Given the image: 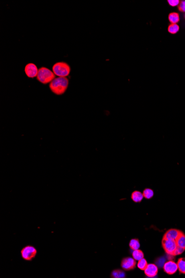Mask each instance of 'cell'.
Listing matches in <instances>:
<instances>
[{"instance_id": "cell-2", "label": "cell", "mask_w": 185, "mask_h": 278, "mask_svg": "<svg viewBox=\"0 0 185 278\" xmlns=\"http://www.w3.org/2000/svg\"><path fill=\"white\" fill-rule=\"evenodd\" d=\"M55 74L51 70L45 67H42L39 70L37 78L39 82L43 84L51 83L55 78Z\"/></svg>"}, {"instance_id": "cell-14", "label": "cell", "mask_w": 185, "mask_h": 278, "mask_svg": "<svg viewBox=\"0 0 185 278\" xmlns=\"http://www.w3.org/2000/svg\"><path fill=\"white\" fill-rule=\"evenodd\" d=\"M169 19L171 24H177L180 21L179 14L176 12H172L169 15Z\"/></svg>"}, {"instance_id": "cell-5", "label": "cell", "mask_w": 185, "mask_h": 278, "mask_svg": "<svg viewBox=\"0 0 185 278\" xmlns=\"http://www.w3.org/2000/svg\"><path fill=\"white\" fill-rule=\"evenodd\" d=\"M162 246L167 255L173 256V253L177 245L175 240L163 238Z\"/></svg>"}, {"instance_id": "cell-10", "label": "cell", "mask_w": 185, "mask_h": 278, "mask_svg": "<svg viewBox=\"0 0 185 278\" xmlns=\"http://www.w3.org/2000/svg\"><path fill=\"white\" fill-rule=\"evenodd\" d=\"M182 232L179 229H170L169 230H167L165 234L163 235V238L164 239H167L173 240H175L177 239L179 237L180 234H181Z\"/></svg>"}, {"instance_id": "cell-17", "label": "cell", "mask_w": 185, "mask_h": 278, "mask_svg": "<svg viewBox=\"0 0 185 278\" xmlns=\"http://www.w3.org/2000/svg\"><path fill=\"white\" fill-rule=\"evenodd\" d=\"M129 246L133 250L139 249L140 246L139 240L137 239H132L129 243Z\"/></svg>"}, {"instance_id": "cell-21", "label": "cell", "mask_w": 185, "mask_h": 278, "mask_svg": "<svg viewBox=\"0 0 185 278\" xmlns=\"http://www.w3.org/2000/svg\"><path fill=\"white\" fill-rule=\"evenodd\" d=\"M185 250V249L182 248L181 247H180V246H177V248H176V249L175 252L173 253V256L181 255V254H182L183 252H184Z\"/></svg>"}, {"instance_id": "cell-23", "label": "cell", "mask_w": 185, "mask_h": 278, "mask_svg": "<svg viewBox=\"0 0 185 278\" xmlns=\"http://www.w3.org/2000/svg\"><path fill=\"white\" fill-rule=\"evenodd\" d=\"M178 8L180 11L182 12H185V1H180Z\"/></svg>"}, {"instance_id": "cell-15", "label": "cell", "mask_w": 185, "mask_h": 278, "mask_svg": "<svg viewBox=\"0 0 185 278\" xmlns=\"http://www.w3.org/2000/svg\"><path fill=\"white\" fill-rule=\"evenodd\" d=\"M132 256L133 258L136 261L140 260V259L144 258V252H143L142 250L139 249L133 250L132 252Z\"/></svg>"}, {"instance_id": "cell-11", "label": "cell", "mask_w": 185, "mask_h": 278, "mask_svg": "<svg viewBox=\"0 0 185 278\" xmlns=\"http://www.w3.org/2000/svg\"><path fill=\"white\" fill-rule=\"evenodd\" d=\"M131 199L135 203H139L142 201L144 198V195L142 193L139 191H134L132 193L131 196Z\"/></svg>"}, {"instance_id": "cell-1", "label": "cell", "mask_w": 185, "mask_h": 278, "mask_svg": "<svg viewBox=\"0 0 185 278\" xmlns=\"http://www.w3.org/2000/svg\"><path fill=\"white\" fill-rule=\"evenodd\" d=\"M69 81L66 77H57L49 84V88L52 92L57 95H62L66 91Z\"/></svg>"}, {"instance_id": "cell-9", "label": "cell", "mask_w": 185, "mask_h": 278, "mask_svg": "<svg viewBox=\"0 0 185 278\" xmlns=\"http://www.w3.org/2000/svg\"><path fill=\"white\" fill-rule=\"evenodd\" d=\"M144 273L147 277L153 278L157 275L158 268L155 264H148L144 270Z\"/></svg>"}, {"instance_id": "cell-22", "label": "cell", "mask_w": 185, "mask_h": 278, "mask_svg": "<svg viewBox=\"0 0 185 278\" xmlns=\"http://www.w3.org/2000/svg\"><path fill=\"white\" fill-rule=\"evenodd\" d=\"M167 2H168V3H169L170 5L172 7L179 6L180 2V1L179 0H168Z\"/></svg>"}, {"instance_id": "cell-19", "label": "cell", "mask_w": 185, "mask_h": 278, "mask_svg": "<svg viewBox=\"0 0 185 278\" xmlns=\"http://www.w3.org/2000/svg\"><path fill=\"white\" fill-rule=\"evenodd\" d=\"M180 27L177 24H170L168 27V31L171 34H176L179 32Z\"/></svg>"}, {"instance_id": "cell-18", "label": "cell", "mask_w": 185, "mask_h": 278, "mask_svg": "<svg viewBox=\"0 0 185 278\" xmlns=\"http://www.w3.org/2000/svg\"><path fill=\"white\" fill-rule=\"evenodd\" d=\"M143 194L144 195V198L147 199H150L153 197L154 192L151 189L146 188L144 189Z\"/></svg>"}, {"instance_id": "cell-3", "label": "cell", "mask_w": 185, "mask_h": 278, "mask_svg": "<svg viewBox=\"0 0 185 278\" xmlns=\"http://www.w3.org/2000/svg\"><path fill=\"white\" fill-rule=\"evenodd\" d=\"M53 72L57 76L66 77L70 74V66L65 62H58L52 67Z\"/></svg>"}, {"instance_id": "cell-4", "label": "cell", "mask_w": 185, "mask_h": 278, "mask_svg": "<svg viewBox=\"0 0 185 278\" xmlns=\"http://www.w3.org/2000/svg\"><path fill=\"white\" fill-rule=\"evenodd\" d=\"M37 250L35 247L32 245H27L23 248L21 251V254L23 259L26 261H31L35 257Z\"/></svg>"}, {"instance_id": "cell-8", "label": "cell", "mask_w": 185, "mask_h": 278, "mask_svg": "<svg viewBox=\"0 0 185 278\" xmlns=\"http://www.w3.org/2000/svg\"><path fill=\"white\" fill-rule=\"evenodd\" d=\"M25 71L26 75L28 77L32 78L37 77L39 73L37 67L33 63H29L27 64L25 68Z\"/></svg>"}, {"instance_id": "cell-20", "label": "cell", "mask_w": 185, "mask_h": 278, "mask_svg": "<svg viewBox=\"0 0 185 278\" xmlns=\"http://www.w3.org/2000/svg\"><path fill=\"white\" fill-rule=\"evenodd\" d=\"M147 264H148V263L147 262L146 260L144 258H143L138 261L137 266L138 268L142 270H144L146 268Z\"/></svg>"}, {"instance_id": "cell-12", "label": "cell", "mask_w": 185, "mask_h": 278, "mask_svg": "<svg viewBox=\"0 0 185 278\" xmlns=\"http://www.w3.org/2000/svg\"><path fill=\"white\" fill-rule=\"evenodd\" d=\"M176 242L177 246L181 247L185 249V234L182 232L180 234L177 239L176 240Z\"/></svg>"}, {"instance_id": "cell-13", "label": "cell", "mask_w": 185, "mask_h": 278, "mask_svg": "<svg viewBox=\"0 0 185 278\" xmlns=\"http://www.w3.org/2000/svg\"><path fill=\"white\" fill-rule=\"evenodd\" d=\"M111 278H125V273L124 271L120 269L114 270L111 273Z\"/></svg>"}, {"instance_id": "cell-6", "label": "cell", "mask_w": 185, "mask_h": 278, "mask_svg": "<svg viewBox=\"0 0 185 278\" xmlns=\"http://www.w3.org/2000/svg\"><path fill=\"white\" fill-rule=\"evenodd\" d=\"M136 265V260L133 258L126 257L122 259L121 266L125 270L129 271L133 270Z\"/></svg>"}, {"instance_id": "cell-7", "label": "cell", "mask_w": 185, "mask_h": 278, "mask_svg": "<svg viewBox=\"0 0 185 278\" xmlns=\"http://www.w3.org/2000/svg\"><path fill=\"white\" fill-rule=\"evenodd\" d=\"M163 269L167 274L172 275L178 270L177 264L172 260H169L164 264Z\"/></svg>"}, {"instance_id": "cell-16", "label": "cell", "mask_w": 185, "mask_h": 278, "mask_svg": "<svg viewBox=\"0 0 185 278\" xmlns=\"http://www.w3.org/2000/svg\"><path fill=\"white\" fill-rule=\"evenodd\" d=\"M178 270L180 273L185 274V258H181L177 261Z\"/></svg>"}]
</instances>
